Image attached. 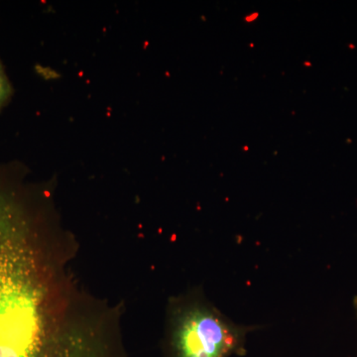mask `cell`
Listing matches in <instances>:
<instances>
[{
  "instance_id": "cell-1",
  "label": "cell",
  "mask_w": 357,
  "mask_h": 357,
  "mask_svg": "<svg viewBox=\"0 0 357 357\" xmlns=\"http://www.w3.org/2000/svg\"><path fill=\"white\" fill-rule=\"evenodd\" d=\"M38 189L0 171V357H105L102 337L67 325L65 286Z\"/></svg>"
},
{
  "instance_id": "cell-2",
  "label": "cell",
  "mask_w": 357,
  "mask_h": 357,
  "mask_svg": "<svg viewBox=\"0 0 357 357\" xmlns=\"http://www.w3.org/2000/svg\"><path fill=\"white\" fill-rule=\"evenodd\" d=\"M248 328L237 326L203 299L173 309L171 345L175 357H229L245 354Z\"/></svg>"
},
{
  "instance_id": "cell-3",
  "label": "cell",
  "mask_w": 357,
  "mask_h": 357,
  "mask_svg": "<svg viewBox=\"0 0 357 357\" xmlns=\"http://www.w3.org/2000/svg\"><path fill=\"white\" fill-rule=\"evenodd\" d=\"M13 93V84L9 81L4 66L0 60V110L3 109L10 102Z\"/></svg>"
},
{
  "instance_id": "cell-4",
  "label": "cell",
  "mask_w": 357,
  "mask_h": 357,
  "mask_svg": "<svg viewBox=\"0 0 357 357\" xmlns=\"http://www.w3.org/2000/svg\"><path fill=\"white\" fill-rule=\"evenodd\" d=\"M354 307H356L357 314V297L356 298V299H354Z\"/></svg>"
}]
</instances>
